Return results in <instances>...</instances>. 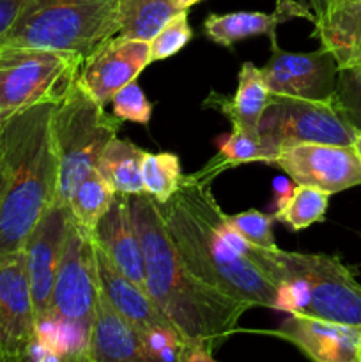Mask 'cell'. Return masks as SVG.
Wrapping results in <instances>:
<instances>
[{
    "mask_svg": "<svg viewBox=\"0 0 361 362\" xmlns=\"http://www.w3.org/2000/svg\"><path fill=\"white\" fill-rule=\"evenodd\" d=\"M144 156V148L115 136L105 147L96 168L108 180L115 193L126 197L144 194V182H142Z\"/></svg>",
    "mask_w": 361,
    "mask_h": 362,
    "instance_id": "cell-22",
    "label": "cell"
},
{
    "mask_svg": "<svg viewBox=\"0 0 361 362\" xmlns=\"http://www.w3.org/2000/svg\"><path fill=\"white\" fill-rule=\"evenodd\" d=\"M255 258L280 288V311L361 327V283L338 257L255 247Z\"/></svg>",
    "mask_w": 361,
    "mask_h": 362,
    "instance_id": "cell-4",
    "label": "cell"
},
{
    "mask_svg": "<svg viewBox=\"0 0 361 362\" xmlns=\"http://www.w3.org/2000/svg\"><path fill=\"white\" fill-rule=\"evenodd\" d=\"M4 184H6V161H4V148H2V131H0V200H2Z\"/></svg>",
    "mask_w": 361,
    "mask_h": 362,
    "instance_id": "cell-36",
    "label": "cell"
},
{
    "mask_svg": "<svg viewBox=\"0 0 361 362\" xmlns=\"http://www.w3.org/2000/svg\"><path fill=\"white\" fill-rule=\"evenodd\" d=\"M193 37L190 21H188V11H180L176 16L170 18L158 34L149 41L151 45V62L165 60L179 53Z\"/></svg>",
    "mask_w": 361,
    "mask_h": 362,
    "instance_id": "cell-29",
    "label": "cell"
},
{
    "mask_svg": "<svg viewBox=\"0 0 361 362\" xmlns=\"http://www.w3.org/2000/svg\"><path fill=\"white\" fill-rule=\"evenodd\" d=\"M119 34V0H30L2 46L59 49L85 59Z\"/></svg>",
    "mask_w": 361,
    "mask_h": 362,
    "instance_id": "cell-5",
    "label": "cell"
},
{
    "mask_svg": "<svg viewBox=\"0 0 361 362\" xmlns=\"http://www.w3.org/2000/svg\"><path fill=\"white\" fill-rule=\"evenodd\" d=\"M308 2H310V9L314 11L315 20H319V18H322L333 9L336 0H308Z\"/></svg>",
    "mask_w": 361,
    "mask_h": 362,
    "instance_id": "cell-34",
    "label": "cell"
},
{
    "mask_svg": "<svg viewBox=\"0 0 361 362\" xmlns=\"http://www.w3.org/2000/svg\"><path fill=\"white\" fill-rule=\"evenodd\" d=\"M227 223L230 228L250 246L258 247V250H275V235H273V216L264 214L260 211L239 212V214L227 216Z\"/></svg>",
    "mask_w": 361,
    "mask_h": 362,
    "instance_id": "cell-28",
    "label": "cell"
},
{
    "mask_svg": "<svg viewBox=\"0 0 361 362\" xmlns=\"http://www.w3.org/2000/svg\"><path fill=\"white\" fill-rule=\"evenodd\" d=\"M149 64V41L113 35L85 57L78 80L99 105L106 106L120 88L137 80Z\"/></svg>",
    "mask_w": 361,
    "mask_h": 362,
    "instance_id": "cell-14",
    "label": "cell"
},
{
    "mask_svg": "<svg viewBox=\"0 0 361 362\" xmlns=\"http://www.w3.org/2000/svg\"><path fill=\"white\" fill-rule=\"evenodd\" d=\"M276 159V152H273L264 141L260 140L258 133L243 129H232V133L227 134L225 140H222L218 148V154L195 175L202 180L211 182L216 175L229 168L244 165V163H268L273 165Z\"/></svg>",
    "mask_w": 361,
    "mask_h": 362,
    "instance_id": "cell-23",
    "label": "cell"
},
{
    "mask_svg": "<svg viewBox=\"0 0 361 362\" xmlns=\"http://www.w3.org/2000/svg\"><path fill=\"white\" fill-rule=\"evenodd\" d=\"M183 177L179 156L170 152H145L142 161V182L145 194H149L156 204L168 202L179 189Z\"/></svg>",
    "mask_w": 361,
    "mask_h": 362,
    "instance_id": "cell-27",
    "label": "cell"
},
{
    "mask_svg": "<svg viewBox=\"0 0 361 362\" xmlns=\"http://www.w3.org/2000/svg\"><path fill=\"white\" fill-rule=\"evenodd\" d=\"M264 334L292 343L311 362H361V327L294 313Z\"/></svg>",
    "mask_w": 361,
    "mask_h": 362,
    "instance_id": "cell-15",
    "label": "cell"
},
{
    "mask_svg": "<svg viewBox=\"0 0 361 362\" xmlns=\"http://www.w3.org/2000/svg\"><path fill=\"white\" fill-rule=\"evenodd\" d=\"M127 204L144 251L147 293L186 345L212 354L237 331L250 306L212 288L186 267L159 205L149 194L127 197Z\"/></svg>",
    "mask_w": 361,
    "mask_h": 362,
    "instance_id": "cell-1",
    "label": "cell"
},
{
    "mask_svg": "<svg viewBox=\"0 0 361 362\" xmlns=\"http://www.w3.org/2000/svg\"><path fill=\"white\" fill-rule=\"evenodd\" d=\"M120 122L105 112V106L85 90L80 80L53 105L52 136L59 163L55 202L67 205L76 184L98 166L105 147L117 136Z\"/></svg>",
    "mask_w": 361,
    "mask_h": 362,
    "instance_id": "cell-6",
    "label": "cell"
},
{
    "mask_svg": "<svg viewBox=\"0 0 361 362\" xmlns=\"http://www.w3.org/2000/svg\"><path fill=\"white\" fill-rule=\"evenodd\" d=\"M92 239L126 278L147 292L144 251L131 219L126 194L115 193L108 211L96 225Z\"/></svg>",
    "mask_w": 361,
    "mask_h": 362,
    "instance_id": "cell-17",
    "label": "cell"
},
{
    "mask_svg": "<svg viewBox=\"0 0 361 362\" xmlns=\"http://www.w3.org/2000/svg\"><path fill=\"white\" fill-rule=\"evenodd\" d=\"M81 64L78 53L0 46V122L30 106L59 103L80 76Z\"/></svg>",
    "mask_w": 361,
    "mask_h": 362,
    "instance_id": "cell-7",
    "label": "cell"
},
{
    "mask_svg": "<svg viewBox=\"0 0 361 362\" xmlns=\"http://www.w3.org/2000/svg\"><path fill=\"white\" fill-rule=\"evenodd\" d=\"M354 148H356L357 156H360V159H361V131H357V136H356V140H354Z\"/></svg>",
    "mask_w": 361,
    "mask_h": 362,
    "instance_id": "cell-38",
    "label": "cell"
},
{
    "mask_svg": "<svg viewBox=\"0 0 361 362\" xmlns=\"http://www.w3.org/2000/svg\"><path fill=\"white\" fill-rule=\"evenodd\" d=\"M158 205L177 253L198 279L250 308L280 310L275 281L257 260L234 246L211 182L195 173L183 177L176 194Z\"/></svg>",
    "mask_w": 361,
    "mask_h": 362,
    "instance_id": "cell-2",
    "label": "cell"
},
{
    "mask_svg": "<svg viewBox=\"0 0 361 362\" xmlns=\"http://www.w3.org/2000/svg\"><path fill=\"white\" fill-rule=\"evenodd\" d=\"M273 165L297 186L315 187L328 194L361 186V159L354 145H296L280 152Z\"/></svg>",
    "mask_w": 361,
    "mask_h": 362,
    "instance_id": "cell-11",
    "label": "cell"
},
{
    "mask_svg": "<svg viewBox=\"0 0 361 362\" xmlns=\"http://www.w3.org/2000/svg\"><path fill=\"white\" fill-rule=\"evenodd\" d=\"M335 98L350 124L361 131V67L338 71Z\"/></svg>",
    "mask_w": 361,
    "mask_h": 362,
    "instance_id": "cell-31",
    "label": "cell"
},
{
    "mask_svg": "<svg viewBox=\"0 0 361 362\" xmlns=\"http://www.w3.org/2000/svg\"><path fill=\"white\" fill-rule=\"evenodd\" d=\"M112 112L119 120L134 124H149L152 115V105L145 98L144 90L137 81H131L120 88L112 99Z\"/></svg>",
    "mask_w": 361,
    "mask_h": 362,
    "instance_id": "cell-30",
    "label": "cell"
},
{
    "mask_svg": "<svg viewBox=\"0 0 361 362\" xmlns=\"http://www.w3.org/2000/svg\"><path fill=\"white\" fill-rule=\"evenodd\" d=\"M113 197H115V189L98 172V168H94L76 184L67 202V207L74 223L92 233L103 214L108 211Z\"/></svg>",
    "mask_w": 361,
    "mask_h": 362,
    "instance_id": "cell-25",
    "label": "cell"
},
{
    "mask_svg": "<svg viewBox=\"0 0 361 362\" xmlns=\"http://www.w3.org/2000/svg\"><path fill=\"white\" fill-rule=\"evenodd\" d=\"M87 352L94 362H159L140 332L117 313L101 290L88 329Z\"/></svg>",
    "mask_w": 361,
    "mask_h": 362,
    "instance_id": "cell-18",
    "label": "cell"
},
{
    "mask_svg": "<svg viewBox=\"0 0 361 362\" xmlns=\"http://www.w3.org/2000/svg\"><path fill=\"white\" fill-rule=\"evenodd\" d=\"M35 334L25 253L0 255V362H27Z\"/></svg>",
    "mask_w": 361,
    "mask_h": 362,
    "instance_id": "cell-10",
    "label": "cell"
},
{
    "mask_svg": "<svg viewBox=\"0 0 361 362\" xmlns=\"http://www.w3.org/2000/svg\"><path fill=\"white\" fill-rule=\"evenodd\" d=\"M260 140L276 152L304 144L353 147L357 129L347 119L336 98L301 99L271 94L258 122Z\"/></svg>",
    "mask_w": 361,
    "mask_h": 362,
    "instance_id": "cell-8",
    "label": "cell"
},
{
    "mask_svg": "<svg viewBox=\"0 0 361 362\" xmlns=\"http://www.w3.org/2000/svg\"><path fill=\"white\" fill-rule=\"evenodd\" d=\"M180 13L176 0H119V34L151 41L159 28Z\"/></svg>",
    "mask_w": 361,
    "mask_h": 362,
    "instance_id": "cell-24",
    "label": "cell"
},
{
    "mask_svg": "<svg viewBox=\"0 0 361 362\" xmlns=\"http://www.w3.org/2000/svg\"><path fill=\"white\" fill-rule=\"evenodd\" d=\"M336 2H340V0H336Z\"/></svg>",
    "mask_w": 361,
    "mask_h": 362,
    "instance_id": "cell-39",
    "label": "cell"
},
{
    "mask_svg": "<svg viewBox=\"0 0 361 362\" xmlns=\"http://www.w3.org/2000/svg\"><path fill=\"white\" fill-rule=\"evenodd\" d=\"M294 18L315 21L314 13L296 0H276L273 13H257V11H237L227 14H209L204 21V32L212 42L230 48L243 39L253 35H268L273 45L276 42V28Z\"/></svg>",
    "mask_w": 361,
    "mask_h": 362,
    "instance_id": "cell-19",
    "label": "cell"
},
{
    "mask_svg": "<svg viewBox=\"0 0 361 362\" xmlns=\"http://www.w3.org/2000/svg\"><path fill=\"white\" fill-rule=\"evenodd\" d=\"M338 66L329 52L319 48L310 53L285 52L271 46L268 64L260 67L271 94L301 99H329L336 92Z\"/></svg>",
    "mask_w": 361,
    "mask_h": 362,
    "instance_id": "cell-13",
    "label": "cell"
},
{
    "mask_svg": "<svg viewBox=\"0 0 361 362\" xmlns=\"http://www.w3.org/2000/svg\"><path fill=\"white\" fill-rule=\"evenodd\" d=\"M94 255L99 290L115 308L117 313L126 318L140 332L142 338H149L156 332L176 331L172 324L166 320L165 315L156 306L152 297L144 288L134 285L130 278H126L96 243Z\"/></svg>",
    "mask_w": 361,
    "mask_h": 362,
    "instance_id": "cell-16",
    "label": "cell"
},
{
    "mask_svg": "<svg viewBox=\"0 0 361 362\" xmlns=\"http://www.w3.org/2000/svg\"><path fill=\"white\" fill-rule=\"evenodd\" d=\"M329 197L321 189L308 186L290 187L289 193L283 194L275 212V221L289 226L292 232H301L315 223L324 221L328 212Z\"/></svg>",
    "mask_w": 361,
    "mask_h": 362,
    "instance_id": "cell-26",
    "label": "cell"
},
{
    "mask_svg": "<svg viewBox=\"0 0 361 362\" xmlns=\"http://www.w3.org/2000/svg\"><path fill=\"white\" fill-rule=\"evenodd\" d=\"M30 0H0V46L14 28L16 21L27 9Z\"/></svg>",
    "mask_w": 361,
    "mask_h": 362,
    "instance_id": "cell-32",
    "label": "cell"
},
{
    "mask_svg": "<svg viewBox=\"0 0 361 362\" xmlns=\"http://www.w3.org/2000/svg\"><path fill=\"white\" fill-rule=\"evenodd\" d=\"M176 362H218L212 359V354L209 350L202 349V346H191L186 345L183 352L179 354Z\"/></svg>",
    "mask_w": 361,
    "mask_h": 362,
    "instance_id": "cell-33",
    "label": "cell"
},
{
    "mask_svg": "<svg viewBox=\"0 0 361 362\" xmlns=\"http://www.w3.org/2000/svg\"><path fill=\"white\" fill-rule=\"evenodd\" d=\"M200 0H176V6L179 11H188L191 6H195V4H198Z\"/></svg>",
    "mask_w": 361,
    "mask_h": 362,
    "instance_id": "cell-37",
    "label": "cell"
},
{
    "mask_svg": "<svg viewBox=\"0 0 361 362\" xmlns=\"http://www.w3.org/2000/svg\"><path fill=\"white\" fill-rule=\"evenodd\" d=\"M71 219L73 216H71L69 207L55 202L42 214L23 246L28 285H30L38 325L48 320L50 317L53 285H55L57 269L62 257V247L66 243Z\"/></svg>",
    "mask_w": 361,
    "mask_h": 362,
    "instance_id": "cell-12",
    "label": "cell"
},
{
    "mask_svg": "<svg viewBox=\"0 0 361 362\" xmlns=\"http://www.w3.org/2000/svg\"><path fill=\"white\" fill-rule=\"evenodd\" d=\"M52 108L53 103H42L0 122L6 161L0 255L23 251L34 226L55 204L59 163L52 136Z\"/></svg>",
    "mask_w": 361,
    "mask_h": 362,
    "instance_id": "cell-3",
    "label": "cell"
},
{
    "mask_svg": "<svg viewBox=\"0 0 361 362\" xmlns=\"http://www.w3.org/2000/svg\"><path fill=\"white\" fill-rule=\"evenodd\" d=\"M59 362H94V361L91 359L87 349H85V350H78V352H73V354H67V356H62Z\"/></svg>",
    "mask_w": 361,
    "mask_h": 362,
    "instance_id": "cell-35",
    "label": "cell"
},
{
    "mask_svg": "<svg viewBox=\"0 0 361 362\" xmlns=\"http://www.w3.org/2000/svg\"><path fill=\"white\" fill-rule=\"evenodd\" d=\"M269 99V88L262 78L260 67L253 62H244L239 71L237 90L232 98L212 90L205 99L204 106L218 110L229 119L232 129H243L257 133L258 122Z\"/></svg>",
    "mask_w": 361,
    "mask_h": 362,
    "instance_id": "cell-21",
    "label": "cell"
},
{
    "mask_svg": "<svg viewBox=\"0 0 361 362\" xmlns=\"http://www.w3.org/2000/svg\"><path fill=\"white\" fill-rule=\"evenodd\" d=\"M98 297L94 239L92 233L71 219L53 285L52 310L42 324L62 325L88 339Z\"/></svg>",
    "mask_w": 361,
    "mask_h": 362,
    "instance_id": "cell-9",
    "label": "cell"
},
{
    "mask_svg": "<svg viewBox=\"0 0 361 362\" xmlns=\"http://www.w3.org/2000/svg\"><path fill=\"white\" fill-rule=\"evenodd\" d=\"M314 35L340 71L361 67V0H340L314 21Z\"/></svg>",
    "mask_w": 361,
    "mask_h": 362,
    "instance_id": "cell-20",
    "label": "cell"
}]
</instances>
